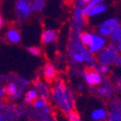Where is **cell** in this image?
I'll return each mask as SVG.
<instances>
[{
	"label": "cell",
	"mask_w": 121,
	"mask_h": 121,
	"mask_svg": "<svg viewBox=\"0 0 121 121\" xmlns=\"http://www.w3.org/2000/svg\"><path fill=\"white\" fill-rule=\"evenodd\" d=\"M34 87H35L34 90L37 92V94L40 95V97L44 98L46 100L48 99V97L50 95V92H49L48 86L46 83L41 82H34Z\"/></svg>",
	"instance_id": "cell-9"
},
{
	"label": "cell",
	"mask_w": 121,
	"mask_h": 121,
	"mask_svg": "<svg viewBox=\"0 0 121 121\" xmlns=\"http://www.w3.org/2000/svg\"><path fill=\"white\" fill-rule=\"evenodd\" d=\"M119 24L120 23H119L118 18H116V17L108 18L104 22H102L99 25V27H98V35L102 36L104 38L108 37L110 35V33L113 31V29Z\"/></svg>",
	"instance_id": "cell-3"
},
{
	"label": "cell",
	"mask_w": 121,
	"mask_h": 121,
	"mask_svg": "<svg viewBox=\"0 0 121 121\" xmlns=\"http://www.w3.org/2000/svg\"><path fill=\"white\" fill-rule=\"evenodd\" d=\"M4 95H5V88L4 87H1V88H0V101L2 100V98H3Z\"/></svg>",
	"instance_id": "cell-25"
},
{
	"label": "cell",
	"mask_w": 121,
	"mask_h": 121,
	"mask_svg": "<svg viewBox=\"0 0 121 121\" xmlns=\"http://www.w3.org/2000/svg\"><path fill=\"white\" fill-rule=\"evenodd\" d=\"M97 94L100 97H109L112 94V88L110 85H104L97 89Z\"/></svg>",
	"instance_id": "cell-15"
},
{
	"label": "cell",
	"mask_w": 121,
	"mask_h": 121,
	"mask_svg": "<svg viewBox=\"0 0 121 121\" xmlns=\"http://www.w3.org/2000/svg\"><path fill=\"white\" fill-rule=\"evenodd\" d=\"M107 11V5L101 3V4H97L95 6H93L87 15V17H95L97 15H100V14H103L104 12Z\"/></svg>",
	"instance_id": "cell-13"
},
{
	"label": "cell",
	"mask_w": 121,
	"mask_h": 121,
	"mask_svg": "<svg viewBox=\"0 0 121 121\" xmlns=\"http://www.w3.org/2000/svg\"><path fill=\"white\" fill-rule=\"evenodd\" d=\"M92 33H89V32H80L79 36H78V40L79 42L82 43V46L84 47H88L91 43V40H92Z\"/></svg>",
	"instance_id": "cell-14"
},
{
	"label": "cell",
	"mask_w": 121,
	"mask_h": 121,
	"mask_svg": "<svg viewBox=\"0 0 121 121\" xmlns=\"http://www.w3.org/2000/svg\"><path fill=\"white\" fill-rule=\"evenodd\" d=\"M108 37L110 40V43H112V44H116V42L118 40L121 39V26H120V24L117 25L113 29V31L110 33V35Z\"/></svg>",
	"instance_id": "cell-16"
},
{
	"label": "cell",
	"mask_w": 121,
	"mask_h": 121,
	"mask_svg": "<svg viewBox=\"0 0 121 121\" xmlns=\"http://www.w3.org/2000/svg\"><path fill=\"white\" fill-rule=\"evenodd\" d=\"M66 1H67L68 3H70V4H71V3L73 2V0H66Z\"/></svg>",
	"instance_id": "cell-31"
},
{
	"label": "cell",
	"mask_w": 121,
	"mask_h": 121,
	"mask_svg": "<svg viewBox=\"0 0 121 121\" xmlns=\"http://www.w3.org/2000/svg\"><path fill=\"white\" fill-rule=\"evenodd\" d=\"M6 120V116L4 113H0V121H5Z\"/></svg>",
	"instance_id": "cell-27"
},
{
	"label": "cell",
	"mask_w": 121,
	"mask_h": 121,
	"mask_svg": "<svg viewBox=\"0 0 121 121\" xmlns=\"http://www.w3.org/2000/svg\"><path fill=\"white\" fill-rule=\"evenodd\" d=\"M57 38V33L55 30L53 29H47L42 33V43L45 44V45H48V44H50L54 42Z\"/></svg>",
	"instance_id": "cell-11"
},
{
	"label": "cell",
	"mask_w": 121,
	"mask_h": 121,
	"mask_svg": "<svg viewBox=\"0 0 121 121\" xmlns=\"http://www.w3.org/2000/svg\"><path fill=\"white\" fill-rule=\"evenodd\" d=\"M19 86L17 84V82H10L6 87H5V94L8 96H14L18 90Z\"/></svg>",
	"instance_id": "cell-19"
},
{
	"label": "cell",
	"mask_w": 121,
	"mask_h": 121,
	"mask_svg": "<svg viewBox=\"0 0 121 121\" xmlns=\"http://www.w3.org/2000/svg\"><path fill=\"white\" fill-rule=\"evenodd\" d=\"M6 40L8 42L12 44H18L22 40L21 32L16 28H11L9 29L6 33Z\"/></svg>",
	"instance_id": "cell-10"
},
{
	"label": "cell",
	"mask_w": 121,
	"mask_h": 121,
	"mask_svg": "<svg viewBox=\"0 0 121 121\" xmlns=\"http://www.w3.org/2000/svg\"><path fill=\"white\" fill-rule=\"evenodd\" d=\"M31 3V9L32 12H41L45 8L46 0H33Z\"/></svg>",
	"instance_id": "cell-18"
},
{
	"label": "cell",
	"mask_w": 121,
	"mask_h": 121,
	"mask_svg": "<svg viewBox=\"0 0 121 121\" xmlns=\"http://www.w3.org/2000/svg\"><path fill=\"white\" fill-rule=\"evenodd\" d=\"M83 78L89 86H96L103 82V78L101 74L92 68H88L83 72Z\"/></svg>",
	"instance_id": "cell-4"
},
{
	"label": "cell",
	"mask_w": 121,
	"mask_h": 121,
	"mask_svg": "<svg viewBox=\"0 0 121 121\" xmlns=\"http://www.w3.org/2000/svg\"><path fill=\"white\" fill-rule=\"evenodd\" d=\"M27 52L29 53H31L32 55H35V56L41 55V48H38V47H28Z\"/></svg>",
	"instance_id": "cell-23"
},
{
	"label": "cell",
	"mask_w": 121,
	"mask_h": 121,
	"mask_svg": "<svg viewBox=\"0 0 121 121\" xmlns=\"http://www.w3.org/2000/svg\"><path fill=\"white\" fill-rule=\"evenodd\" d=\"M52 100L64 113H68L75 108V98L72 90L66 87L61 79L57 80L52 90Z\"/></svg>",
	"instance_id": "cell-1"
},
{
	"label": "cell",
	"mask_w": 121,
	"mask_h": 121,
	"mask_svg": "<svg viewBox=\"0 0 121 121\" xmlns=\"http://www.w3.org/2000/svg\"><path fill=\"white\" fill-rule=\"evenodd\" d=\"M109 72V67L108 65H101L99 67V73H102V74H107Z\"/></svg>",
	"instance_id": "cell-24"
},
{
	"label": "cell",
	"mask_w": 121,
	"mask_h": 121,
	"mask_svg": "<svg viewBox=\"0 0 121 121\" xmlns=\"http://www.w3.org/2000/svg\"><path fill=\"white\" fill-rule=\"evenodd\" d=\"M115 65L117 66V67H120V65H121V56L119 55L117 58H116V60H115Z\"/></svg>",
	"instance_id": "cell-26"
},
{
	"label": "cell",
	"mask_w": 121,
	"mask_h": 121,
	"mask_svg": "<svg viewBox=\"0 0 121 121\" xmlns=\"http://www.w3.org/2000/svg\"><path fill=\"white\" fill-rule=\"evenodd\" d=\"M3 23H4V21H3V17L0 16V29L2 28V26H3Z\"/></svg>",
	"instance_id": "cell-28"
},
{
	"label": "cell",
	"mask_w": 121,
	"mask_h": 121,
	"mask_svg": "<svg viewBox=\"0 0 121 121\" xmlns=\"http://www.w3.org/2000/svg\"><path fill=\"white\" fill-rule=\"evenodd\" d=\"M43 77L45 80L48 83H52L56 78V70L54 66L50 63L47 62L43 67Z\"/></svg>",
	"instance_id": "cell-8"
},
{
	"label": "cell",
	"mask_w": 121,
	"mask_h": 121,
	"mask_svg": "<svg viewBox=\"0 0 121 121\" xmlns=\"http://www.w3.org/2000/svg\"><path fill=\"white\" fill-rule=\"evenodd\" d=\"M78 90H80V91H82V90H83V85H82V84H79V85H78Z\"/></svg>",
	"instance_id": "cell-29"
},
{
	"label": "cell",
	"mask_w": 121,
	"mask_h": 121,
	"mask_svg": "<svg viewBox=\"0 0 121 121\" xmlns=\"http://www.w3.org/2000/svg\"><path fill=\"white\" fill-rule=\"evenodd\" d=\"M71 57L74 61L78 64H80V63H83L84 62V56L79 53L78 52H71Z\"/></svg>",
	"instance_id": "cell-21"
},
{
	"label": "cell",
	"mask_w": 121,
	"mask_h": 121,
	"mask_svg": "<svg viewBox=\"0 0 121 121\" xmlns=\"http://www.w3.org/2000/svg\"><path fill=\"white\" fill-rule=\"evenodd\" d=\"M120 50L117 48L115 44L110 43L103 49H101L97 54L96 62L101 65H112L115 62L116 58L119 56Z\"/></svg>",
	"instance_id": "cell-2"
},
{
	"label": "cell",
	"mask_w": 121,
	"mask_h": 121,
	"mask_svg": "<svg viewBox=\"0 0 121 121\" xmlns=\"http://www.w3.org/2000/svg\"><path fill=\"white\" fill-rule=\"evenodd\" d=\"M38 98V94L34 89H30L25 93L24 96V103L25 104H32L34 101Z\"/></svg>",
	"instance_id": "cell-17"
},
{
	"label": "cell",
	"mask_w": 121,
	"mask_h": 121,
	"mask_svg": "<svg viewBox=\"0 0 121 121\" xmlns=\"http://www.w3.org/2000/svg\"><path fill=\"white\" fill-rule=\"evenodd\" d=\"M107 118L108 121H121V106L119 101H112L110 103V112Z\"/></svg>",
	"instance_id": "cell-7"
},
{
	"label": "cell",
	"mask_w": 121,
	"mask_h": 121,
	"mask_svg": "<svg viewBox=\"0 0 121 121\" xmlns=\"http://www.w3.org/2000/svg\"><path fill=\"white\" fill-rule=\"evenodd\" d=\"M16 11L22 18H26L32 14L31 3L29 0H17L16 2Z\"/></svg>",
	"instance_id": "cell-6"
},
{
	"label": "cell",
	"mask_w": 121,
	"mask_h": 121,
	"mask_svg": "<svg viewBox=\"0 0 121 121\" xmlns=\"http://www.w3.org/2000/svg\"><path fill=\"white\" fill-rule=\"evenodd\" d=\"M91 117L95 121H105L108 117V113L105 108H96L95 110H93L91 113Z\"/></svg>",
	"instance_id": "cell-12"
},
{
	"label": "cell",
	"mask_w": 121,
	"mask_h": 121,
	"mask_svg": "<svg viewBox=\"0 0 121 121\" xmlns=\"http://www.w3.org/2000/svg\"><path fill=\"white\" fill-rule=\"evenodd\" d=\"M82 1L84 4H87V3H89L90 1H91V0H82Z\"/></svg>",
	"instance_id": "cell-30"
},
{
	"label": "cell",
	"mask_w": 121,
	"mask_h": 121,
	"mask_svg": "<svg viewBox=\"0 0 121 121\" xmlns=\"http://www.w3.org/2000/svg\"><path fill=\"white\" fill-rule=\"evenodd\" d=\"M107 45V40L106 38L100 36L98 34L92 35V40L90 45L87 47V50L90 54H95L98 53L101 49H103Z\"/></svg>",
	"instance_id": "cell-5"
},
{
	"label": "cell",
	"mask_w": 121,
	"mask_h": 121,
	"mask_svg": "<svg viewBox=\"0 0 121 121\" xmlns=\"http://www.w3.org/2000/svg\"><path fill=\"white\" fill-rule=\"evenodd\" d=\"M32 104H33V107H34L35 108L41 109V108H44L46 105H48V100H46V99H44V98H41V97H40L39 99L37 98Z\"/></svg>",
	"instance_id": "cell-20"
},
{
	"label": "cell",
	"mask_w": 121,
	"mask_h": 121,
	"mask_svg": "<svg viewBox=\"0 0 121 121\" xmlns=\"http://www.w3.org/2000/svg\"><path fill=\"white\" fill-rule=\"evenodd\" d=\"M67 114H68V120L69 121H82V118H80L79 114L75 109H72L71 112H69Z\"/></svg>",
	"instance_id": "cell-22"
}]
</instances>
